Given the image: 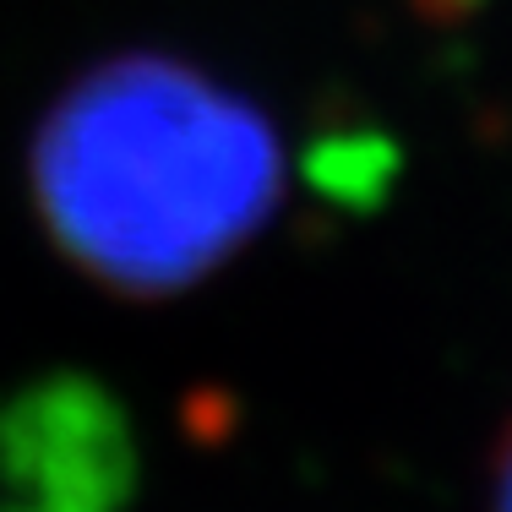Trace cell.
Instances as JSON below:
<instances>
[{
  "instance_id": "cell-1",
  "label": "cell",
  "mask_w": 512,
  "mask_h": 512,
  "mask_svg": "<svg viewBox=\"0 0 512 512\" xmlns=\"http://www.w3.org/2000/svg\"><path fill=\"white\" fill-rule=\"evenodd\" d=\"M284 197V148L251 99L169 55L82 71L33 137V202L88 278L175 295L224 267Z\"/></svg>"
},
{
  "instance_id": "cell-2",
  "label": "cell",
  "mask_w": 512,
  "mask_h": 512,
  "mask_svg": "<svg viewBox=\"0 0 512 512\" xmlns=\"http://www.w3.org/2000/svg\"><path fill=\"white\" fill-rule=\"evenodd\" d=\"M491 512H512V420L491 453Z\"/></svg>"
}]
</instances>
